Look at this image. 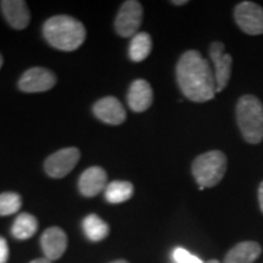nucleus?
<instances>
[{
    "label": "nucleus",
    "instance_id": "393cba45",
    "mask_svg": "<svg viewBox=\"0 0 263 263\" xmlns=\"http://www.w3.org/2000/svg\"><path fill=\"white\" fill-rule=\"evenodd\" d=\"M171 3H172L173 5H178V6L188 4V2H186V0H173V2H171Z\"/></svg>",
    "mask_w": 263,
    "mask_h": 263
},
{
    "label": "nucleus",
    "instance_id": "6e6552de",
    "mask_svg": "<svg viewBox=\"0 0 263 263\" xmlns=\"http://www.w3.org/2000/svg\"><path fill=\"white\" fill-rule=\"evenodd\" d=\"M57 84V76L44 67H32L24 72L18 81L20 90L25 93H42Z\"/></svg>",
    "mask_w": 263,
    "mask_h": 263
},
{
    "label": "nucleus",
    "instance_id": "5701e85b",
    "mask_svg": "<svg viewBox=\"0 0 263 263\" xmlns=\"http://www.w3.org/2000/svg\"><path fill=\"white\" fill-rule=\"evenodd\" d=\"M258 202H259V209L263 213V182L259 184L258 186Z\"/></svg>",
    "mask_w": 263,
    "mask_h": 263
},
{
    "label": "nucleus",
    "instance_id": "f8f14e48",
    "mask_svg": "<svg viewBox=\"0 0 263 263\" xmlns=\"http://www.w3.org/2000/svg\"><path fill=\"white\" fill-rule=\"evenodd\" d=\"M3 15L8 24L15 29H24L31 21V12L24 0H3L0 2Z\"/></svg>",
    "mask_w": 263,
    "mask_h": 263
},
{
    "label": "nucleus",
    "instance_id": "bb28decb",
    "mask_svg": "<svg viewBox=\"0 0 263 263\" xmlns=\"http://www.w3.org/2000/svg\"><path fill=\"white\" fill-rule=\"evenodd\" d=\"M205 263H221L218 261V259H210V261H207Z\"/></svg>",
    "mask_w": 263,
    "mask_h": 263
},
{
    "label": "nucleus",
    "instance_id": "2eb2a0df",
    "mask_svg": "<svg viewBox=\"0 0 263 263\" xmlns=\"http://www.w3.org/2000/svg\"><path fill=\"white\" fill-rule=\"evenodd\" d=\"M262 254V248L256 241H241L226 255L223 263H254Z\"/></svg>",
    "mask_w": 263,
    "mask_h": 263
},
{
    "label": "nucleus",
    "instance_id": "ddd939ff",
    "mask_svg": "<svg viewBox=\"0 0 263 263\" xmlns=\"http://www.w3.org/2000/svg\"><path fill=\"white\" fill-rule=\"evenodd\" d=\"M107 174L104 168L94 166L89 167L81 174L78 180V189L82 195L93 197L106 188Z\"/></svg>",
    "mask_w": 263,
    "mask_h": 263
},
{
    "label": "nucleus",
    "instance_id": "423d86ee",
    "mask_svg": "<svg viewBox=\"0 0 263 263\" xmlns=\"http://www.w3.org/2000/svg\"><path fill=\"white\" fill-rule=\"evenodd\" d=\"M236 25L249 35L263 34V8L254 2H242L235 6Z\"/></svg>",
    "mask_w": 263,
    "mask_h": 263
},
{
    "label": "nucleus",
    "instance_id": "9d476101",
    "mask_svg": "<svg viewBox=\"0 0 263 263\" xmlns=\"http://www.w3.org/2000/svg\"><path fill=\"white\" fill-rule=\"evenodd\" d=\"M93 112L101 122L118 126L127 118L122 103L115 97H105L98 100L93 106Z\"/></svg>",
    "mask_w": 263,
    "mask_h": 263
},
{
    "label": "nucleus",
    "instance_id": "a878e982",
    "mask_svg": "<svg viewBox=\"0 0 263 263\" xmlns=\"http://www.w3.org/2000/svg\"><path fill=\"white\" fill-rule=\"evenodd\" d=\"M111 263H129V262H127L126 259H117V261H114Z\"/></svg>",
    "mask_w": 263,
    "mask_h": 263
},
{
    "label": "nucleus",
    "instance_id": "7ed1b4c3",
    "mask_svg": "<svg viewBox=\"0 0 263 263\" xmlns=\"http://www.w3.org/2000/svg\"><path fill=\"white\" fill-rule=\"evenodd\" d=\"M236 121L245 141L259 144L263 140V105L252 94L242 95L236 104Z\"/></svg>",
    "mask_w": 263,
    "mask_h": 263
},
{
    "label": "nucleus",
    "instance_id": "b1692460",
    "mask_svg": "<svg viewBox=\"0 0 263 263\" xmlns=\"http://www.w3.org/2000/svg\"><path fill=\"white\" fill-rule=\"evenodd\" d=\"M29 263H52V262L48 258H37V259H34V261L29 262Z\"/></svg>",
    "mask_w": 263,
    "mask_h": 263
},
{
    "label": "nucleus",
    "instance_id": "0eeeda50",
    "mask_svg": "<svg viewBox=\"0 0 263 263\" xmlns=\"http://www.w3.org/2000/svg\"><path fill=\"white\" fill-rule=\"evenodd\" d=\"M81 153L77 147H65L51 154L45 160V172L51 178H64L78 163Z\"/></svg>",
    "mask_w": 263,
    "mask_h": 263
},
{
    "label": "nucleus",
    "instance_id": "f03ea898",
    "mask_svg": "<svg viewBox=\"0 0 263 263\" xmlns=\"http://www.w3.org/2000/svg\"><path fill=\"white\" fill-rule=\"evenodd\" d=\"M43 34L51 47L62 51H73L87 37L84 25L68 15H58L45 21Z\"/></svg>",
    "mask_w": 263,
    "mask_h": 263
},
{
    "label": "nucleus",
    "instance_id": "cd10ccee",
    "mask_svg": "<svg viewBox=\"0 0 263 263\" xmlns=\"http://www.w3.org/2000/svg\"><path fill=\"white\" fill-rule=\"evenodd\" d=\"M2 66H3V57L2 54H0V68H2Z\"/></svg>",
    "mask_w": 263,
    "mask_h": 263
},
{
    "label": "nucleus",
    "instance_id": "f257e3e1",
    "mask_svg": "<svg viewBox=\"0 0 263 263\" xmlns=\"http://www.w3.org/2000/svg\"><path fill=\"white\" fill-rule=\"evenodd\" d=\"M176 74L180 90L189 100L205 103L215 98V72L210 62L197 50H188L179 58Z\"/></svg>",
    "mask_w": 263,
    "mask_h": 263
},
{
    "label": "nucleus",
    "instance_id": "1a4fd4ad",
    "mask_svg": "<svg viewBox=\"0 0 263 263\" xmlns=\"http://www.w3.org/2000/svg\"><path fill=\"white\" fill-rule=\"evenodd\" d=\"M226 45L222 42H213L210 45V57L215 66V80L217 93L226 89L232 76L233 58L224 52Z\"/></svg>",
    "mask_w": 263,
    "mask_h": 263
},
{
    "label": "nucleus",
    "instance_id": "aec40b11",
    "mask_svg": "<svg viewBox=\"0 0 263 263\" xmlns=\"http://www.w3.org/2000/svg\"><path fill=\"white\" fill-rule=\"evenodd\" d=\"M21 196L16 193L6 192L0 194V216L14 215L21 209Z\"/></svg>",
    "mask_w": 263,
    "mask_h": 263
},
{
    "label": "nucleus",
    "instance_id": "6ab92c4d",
    "mask_svg": "<svg viewBox=\"0 0 263 263\" xmlns=\"http://www.w3.org/2000/svg\"><path fill=\"white\" fill-rule=\"evenodd\" d=\"M84 234L90 241H100L108 234L107 223L97 215H88L83 219Z\"/></svg>",
    "mask_w": 263,
    "mask_h": 263
},
{
    "label": "nucleus",
    "instance_id": "4be33fe9",
    "mask_svg": "<svg viewBox=\"0 0 263 263\" xmlns=\"http://www.w3.org/2000/svg\"><path fill=\"white\" fill-rule=\"evenodd\" d=\"M9 259V246L6 240L0 236V263H8Z\"/></svg>",
    "mask_w": 263,
    "mask_h": 263
},
{
    "label": "nucleus",
    "instance_id": "412c9836",
    "mask_svg": "<svg viewBox=\"0 0 263 263\" xmlns=\"http://www.w3.org/2000/svg\"><path fill=\"white\" fill-rule=\"evenodd\" d=\"M172 258L174 263H205L197 256L190 254L188 250L184 248H176L172 252Z\"/></svg>",
    "mask_w": 263,
    "mask_h": 263
},
{
    "label": "nucleus",
    "instance_id": "dca6fc26",
    "mask_svg": "<svg viewBox=\"0 0 263 263\" xmlns=\"http://www.w3.org/2000/svg\"><path fill=\"white\" fill-rule=\"evenodd\" d=\"M134 194L133 184L126 180H114L105 188V199L110 203H121L129 200Z\"/></svg>",
    "mask_w": 263,
    "mask_h": 263
},
{
    "label": "nucleus",
    "instance_id": "f3484780",
    "mask_svg": "<svg viewBox=\"0 0 263 263\" xmlns=\"http://www.w3.org/2000/svg\"><path fill=\"white\" fill-rule=\"evenodd\" d=\"M153 49V41L149 33H137L129 44V58L134 62H141L149 57Z\"/></svg>",
    "mask_w": 263,
    "mask_h": 263
},
{
    "label": "nucleus",
    "instance_id": "20e7f679",
    "mask_svg": "<svg viewBox=\"0 0 263 263\" xmlns=\"http://www.w3.org/2000/svg\"><path fill=\"white\" fill-rule=\"evenodd\" d=\"M227 156L219 150L207 151L193 161L192 173L200 189L212 188L224 177Z\"/></svg>",
    "mask_w": 263,
    "mask_h": 263
},
{
    "label": "nucleus",
    "instance_id": "9b49d317",
    "mask_svg": "<svg viewBox=\"0 0 263 263\" xmlns=\"http://www.w3.org/2000/svg\"><path fill=\"white\" fill-rule=\"evenodd\" d=\"M41 245L45 258L55 261L60 258L67 249V235L59 227H51L43 233Z\"/></svg>",
    "mask_w": 263,
    "mask_h": 263
},
{
    "label": "nucleus",
    "instance_id": "4468645a",
    "mask_svg": "<svg viewBox=\"0 0 263 263\" xmlns=\"http://www.w3.org/2000/svg\"><path fill=\"white\" fill-rule=\"evenodd\" d=\"M128 105L134 112H144L154 100L153 88L145 80H137L130 84L127 95Z\"/></svg>",
    "mask_w": 263,
    "mask_h": 263
},
{
    "label": "nucleus",
    "instance_id": "a211bd4d",
    "mask_svg": "<svg viewBox=\"0 0 263 263\" xmlns=\"http://www.w3.org/2000/svg\"><path fill=\"white\" fill-rule=\"evenodd\" d=\"M38 229V221L29 213H20L12 224L11 233L16 239L27 240L35 234Z\"/></svg>",
    "mask_w": 263,
    "mask_h": 263
},
{
    "label": "nucleus",
    "instance_id": "39448f33",
    "mask_svg": "<svg viewBox=\"0 0 263 263\" xmlns=\"http://www.w3.org/2000/svg\"><path fill=\"white\" fill-rule=\"evenodd\" d=\"M143 5L137 0L124 2L118 11L115 29L121 37H134L143 22Z\"/></svg>",
    "mask_w": 263,
    "mask_h": 263
}]
</instances>
